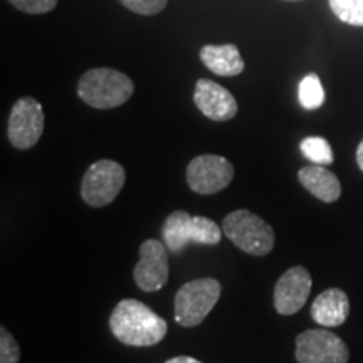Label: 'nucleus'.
<instances>
[{
	"mask_svg": "<svg viewBox=\"0 0 363 363\" xmlns=\"http://www.w3.org/2000/svg\"><path fill=\"white\" fill-rule=\"evenodd\" d=\"M110 330L128 347H153L165 338L169 325L138 299H121L110 316Z\"/></svg>",
	"mask_w": 363,
	"mask_h": 363,
	"instance_id": "obj_1",
	"label": "nucleus"
},
{
	"mask_svg": "<svg viewBox=\"0 0 363 363\" xmlns=\"http://www.w3.org/2000/svg\"><path fill=\"white\" fill-rule=\"evenodd\" d=\"M131 78L111 67H94L78 81V96L94 110H113L133 96Z\"/></svg>",
	"mask_w": 363,
	"mask_h": 363,
	"instance_id": "obj_2",
	"label": "nucleus"
},
{
	"mask_svg": "<svg viewBox=\"0 0 363 363\" xmlns=\"http://www.w3.org/2000/svg\"><path fill=\"white\" fill-rule=\"evenodd\" d=\"M219 224L208 217H192L185 211H175L163 222L162 238L170 252L179 254L190 242L202 246H217L222 239Z\"/></svg>",
	"mask_w": 363,
	"mask_h": 363,
	"instance_id": "obj_3",
	"label": "nucleus"
},
{
	"mask_svg": "<svg viewBox=\"0 0 363 363\" xmlns=\"http://www.w3.org/2000/svg\"><path fill=\"white\" fill-rule=\"evenodd\" d=\"M222 230L235 247L251 256H266L272 251L276 242L272 227L246 208H239L227 214L222 222Z\"/></svg>",
	"mask_w": 363,
	"mask_h": 363,
	"instance_id": "obj_4",
	"label": "nucleus"
},
{
	"mask_svg": "<svg viewBox=\"0 0 363 363\" xmlns=\"http://www.w3.org/2000/svg\"><path fill=\"white\" fill-rule=\"evenodd\" d=\"M222 286L214 278H201L185 283L175 294V321L185 328H194L206 320L217 305Z\"/></svg>",
	"mask_w": 363,
	"mask_h": 363,
	"instance_id": "obj_5",
	"label": "nucleus"
},
{
	"mask_svg": "<svg viewBox=\"0 0 363 363\" xmlns=\"http://www.w3.org/2000/svg\"><path fill=\"white\" fill-rule=\"evenodd\" d=\"M126 180L123 165L115 160H98L86 170L81 197L91 207H106L120 195Z\"/></svg>",
	"mask_w": 363,
	"mask_h": 363,
	"instance_id": "obj_6",
	"label": "nucleus"
},
{
	"mask_svg": "<svg viewBox=\"0 0 363 363\" xmlns=\"http://www.w3.org/2000/svg\"><path fill=\"white\" fill-rule=\"evenodd\" d=\"M43 104L33 96L19 98L12 106L9 116L7 136L12 147L17 150H30L39 143L44 131Z\"/></svg>",
	"mask_w": 363,
	"mask_h": 363,
	"instance_id": "obj_7",
	"label": "nucleus"
},
{
	"mask_svg": "<svg viewBox=\"0 0 363 363\" xmlns=\"http://www.w3.org/2000/svg\"><path fill=\"white\" fill-rule=\"evenodd\" d=\"M298 363H348L347 343L330 330H306L296 337Z\"/></svg>",
	"mask_w": 363,
	"mask_h": 363,
	"instance_id": "obj_8",
	"label": "nucleus"
},
{
	"mask_svg": "<svg viewBox=\"0 0 363 363\" xmlns=\"http://www.w3.org/2000/svg\"><path fill=\"white\" fill-rule=\"evenodd\" d=\"M234 165L220 155H199L187 167V184L192 192L212 195L229 187Z\"/></svg>",
	"mask_w": 363,
	"mask_h": 363,
	"instance_id": "obj_9",
	"label": "nucleus"
},
{
	"mask_svg": "<svg viewBox=\"0 0 363 363\" xmlns=\"http://www.w3.org/2000/svg\"><path fill=\"white\" fill-rule=\"evenodd\" d=\"M170 274L169 249L165 242L147 239L140 246V261L133 269L135 283L145 293H153L167 284Z\"/></svg>",
	"mask_w": 363,
	"mask_h": 363,
	"instance_id": "obj_10",
	"label": "nucleus"
},
{
	"mask_svg": "<svg viewBox=\"0 0 363 363\" xmlns=\"http://www.w3.org/2000/svg\"><path fill=\"white\" fill-rule=\"evenodd\" d=\"M311 274L306 267H289L274 286V310L283 316H291L306 305L311 293Z\"/></svg>",
	"mask_w": 363,
	"mask_h": 363,
	"instance_id": "obj_11",
	"label": "nucleus"
},
{
	"mask_svg": "<svg viewBox=\"0 0 363 363\" xmlns=\"http://www.w3.org/2000/svg\"><path fill=\"white\" fill-rule=\"evenodd\" d=\"M194 103L202 115L212 121H229L238 115V101L234 94L211 79L197 81Z\"/></svg>",
	"mask_w": 363,
	"mask_h": 363,
	"instance_id": "obj_12",
	"label": "nucleus"
},
{
	"mask_svg": "<svg viewBox=\"0 0 363 363\" xmlns=\"http://www.w3.org/2000/svg\"><path fill=\"white\" fill-rule=\"evenodd\" d=\"M350 315V299L340 288H330L318 294L311 305V318L320 326H342Z\"/></svg>",
	"mask_w": 363,
	"mask_h": 363,
	"instance_id": "obj_13",
	"label": "nucleus"
},
{
	"mask_svg": "<svg viewBox=\"0 0 363 363\" xmlns=\"http://www.w3.org/2000/svg\"><path fill=\"white\" fill-rule=\"evenodd\" d=\"M299 184L310 192L313 197L325 203L337 202L342 195V184L338 177L325 169L323 165H308L298 172Z\"/></svg>",
	"mask_w": 363,
	"mask_h": 363,
	"instance_id": "obj_14",
	"label": "nucleus"
},
{
	"mask_svg": "<svg viewBox=\"0 0 363 363\" xmlns=\"http://www.w3.org/2000/svg\"><path fill=\"white\" fill-rule=\"evenodd\" d=\"M201 61L208 71H212L217 76H224V78L239 76L246 67L238 45L234 44L203 45L201 49Z\"/></svg>",
	"mask_w": 363,
	"mask_h": 363,
	"instance_id": "obj_15",
	"label": "nucleus"
},
{
	"mask_svg": "<svg viewBox=\"0 0 363 363\" xmlns=\"http://www.w3.org/2000/svg\"><path fill=\"white\" fill-rule=\"evenodd\" d=\"M299 103L305 110H316L321 104L325 103V89L321 86V81L318 78V74L311 72V74H306L305 78L299 83Z\"/></svg>",
	"mask_w": 363,
	"mask_h": 363,
	"instance_id": "obj_16",
	"label": "nucleus"
},
{
	"mask_svg": "<svg viewBox=\"0 0 363 363\" xmlns=\"http://www.w3.org/2000/svg\"><path fill=\"white\" fill-rule=\"evenodd\" d=\"M301 152L308 160L316 165H331L333 163V150L331 145L321 136H308L301 142Z\"/></svg>",
	"mask_w": 363,
	"mask_h": 363,
	"instance_id": "obj_17",
	"label": "nucleus"
},
{
	"mask_svg": "<svg viewBox=\"0 0 363 363\" xmlns=\"http://www.w3.org/2000/svg\"><path fill=\"white\" fill-rule=\"evenodd\" d=\"M331 11L345 24L363 27V0H328Z\"/></svg>",
	"mask_w": 363,
	"mask_h": 363,
	"instance_id": "obj_18",
	"label": "nucleus"
},
{
	"mask_svg": "<svg viewBox=\"0 0 363 363\" xmlns=\"http://www.w3.org/2000/svg\"><path fill=\"white\" fill-rule=\"evenodd\" d=\"M21 347L6 326L0 328V363H19Z\"/></svg>",
	"mask_w": 363,
	"mask_h": 363,
	"instance_id": "obj_19",
	"label": "nucleus"
},
{
	"mask_svg": "<svg viewBox=\"0 0 363 363\" xmlns=\"http://www.w3.org/2000/svg\"><path fill=\"white\" fill-rule=\"evenodd\" d=\"M121 6L140 16H155L167 7L169 0H120Z\"/></svg>",
	"mask_w": 363,
	"mask_h": 363,
	"instance_id": "obj_20",
	"label": "nucleus"
},
{
	"mask_svg": "<svg viewBox=\"0 0 363 363\" xmlns=\"http://www.w3.org/2000/svg\"><path fill=\"white\" fill-rule=\"evenodd\" d=\"M7 2L16 7L17 11L40 16V13H48L52 9H56L59 0H7Z\"/></svg>",
	"mask_w": 363,
	"mask_h": 363,
	"instance_id": "obj_21",
	"label": "nucleus"
},
{
	"mask_svg": "<svg viewBox=\"0 0 363 363\" xmlns=\"http://www.w3.org/2000/svg\"><path fill=\"white\" fill-rule=\"evenodd\" d=\"M165 363H202L201 360L194 357H187V355H180V357H174L170 360H167Z\"/></svg>",
	"mask_w": 363,
	"mask_h": 363,
	"instance_id": "obj_22",
	"label": "nucleus"
},
{
	"mask_svg": "<svg viewBox=\"0 0 363 363\" xmlns=\"http://www.w3.org/2000/svg\"><path fill=\"white\" fill-rule=\"evenodd\" d=\"M357 163H358V167H360V170L363 172V140L357 148Z\"/></svg>",
	"mask_w": 363,
	"mask_h": 363,
	"instance_id": "obj_23",
	"label": "nucleus"
},
{
	"mask_svg": "<svg viewBox=\"0 0 363 363\" xmlns=\"http://www.w3.org/2000/svg\"><path fill=\"white\" fill-rule=\"evenodd\" d=\"M284 2H299V0H284Z\"/></svg>",
	"mask_w": 363,
	"mask_h": 363,
	"instance_id": "obj_24",
	"label": "nucleus"
}]
</instances>
